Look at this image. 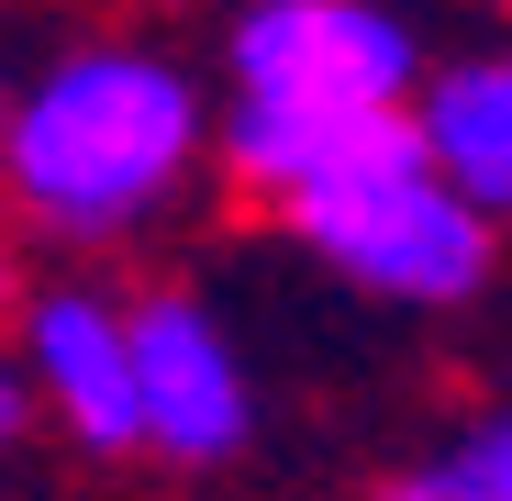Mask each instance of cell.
Wrapping results in <instances>:
<instances>
[{
  "label": "cell",
  "instance_id": "6da1fadb",
  "mask_svg": "<svg viewBox=\"0 0 512 501\" xmlns=\"http://www.w3.org/2000/svg\"><path fill=\"white\" fill-rule=\"evenodd\" d=\"M201 167L212 101L145 34H78L0 101V201L45 245H145Z\"/></svg>",
  "mask_w": 512,
  "mask_h": 501
},
{
  "label": "cell",
  "instance_id": "7a4b0ae2",
  "mask_svg": "<svg viewBox=\"0 0 512 501\" xmlns=\"http://www.w3.org/2000/svg\"><path fill=\"white\" fill-rule=\"evenodd\" d=\"M268 212H279V234L312 268H334L368 301H401V312H457L501 268V223L423 156L412 112H390L357 156H334L323 179L279 190Z\"/></svg>",
  "mask_w": 512,
  "mask_h": 501
},
{
  "label": "cell",
  "instance_id": "3957f363",
  "mask_svg": "<svg viewBox=\"0 0 512 501\" xmlns=\"http://www.w3.org/2000/svg\"><path fill=\"white\" fill-rule=\"evenodd\" d=\"M234 101L290 112H401L423 78V23L390 0H245L223 23Z\"/></svg>",
  "mask_w": 512,
  "mask_h": 501
},
{
  "label": "cell",
  "instance_id": "277c9868",
  "mask_svg": "<svg viewBox=\"0 0 512 501\" xmlns=\"http://www.w3.org/2000/svg\"><path fill=\"white\" fill-rule=\"evenodd\" d=\"M123 357H134V446L167 468H234L256 446V368L245 334L201 290H134L123 301Z\"/></svg>",
  "mask_w": 512,
  "mask_h": 501
},
{
  "label": "cell",
  "instance_id": "5b68a950",
  "mask_svg": "<svg viewBox=\"0 0 512 501\" xmlns=\"http://www.w3.org/2000/svg\"><path fill=\"white\" fill-rule=\"evenodd\" d=\"M12 357L34 412L78 457H145L134 446V357H123V290L101 279H23L12 290Z\"/></svg>",
  "mask_w": 512,
  "mask_h": 501
},
{
  "label": "cell",
  "instance_id": "8992f818",
  "mask_svg": "<svg viewBox=\"0 0 512 501\" xmlns=\"http://www.w3.org/2000/svg\"><path fill=\"white\" fill-rule=\"evenodd\" d=\"M412 134H423V156L446 167V179L490 212V223H512V34L501 45H468V56H423V78H412Z\"/></svg>",
  "mask_w": 512,
  "mask_h": 501
},
{
  "label": "cell",
  "instance_id": "52a82bcc",
  "mask_svg": "<svg viewBox=\"0 0 512 501\" xmlns=\"http://www.w3.org/2000/svg\"><path fill=\"white\" fill-rule=\"evenodd\" d=\"M368 501H512V412H479L457 446H435L423 468L379 479Z\"/></svg>",
  "mask_w": 512,
  "mask_h": 501
},
{
  "label": "cell",
  "instance_id": "ba28073f",
  "mask_svg": "<svg viewBox=\"0 0 512 501\" xmlns=\"http://www.w3.org/2000/svg\"><path fill=\"white\" fill-rule=\"evenodd\" d=\"M34 435H45L34 379H23V357H12V346H0V479H23V468H34Z\"/></svg>",
  "mask_w": 512,
  "mask_h": 501
},
{
  "label": "cell",
  "instance_id": "9c48e42d",
  "mask_svg": "<svg viewBox=\"0 0 512 501\" xmlns=\"http://www.w3.org/2000/svg\"><path fill=\"white\" fill-rule=\"evenodd\" d=\"M0 101H12V78H0Z\"/></svg>",
  "mask_w": 512,
  "mask_h": 501
}]
</instances>
